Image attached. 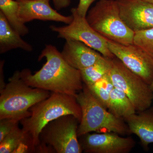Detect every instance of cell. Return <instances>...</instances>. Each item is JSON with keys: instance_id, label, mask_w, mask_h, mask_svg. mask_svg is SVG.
<instances>
[{"instance_id": "obj_3", "label": "cell", "mask_w": 153, "mask_h": 153, "mask_svg": "<svg viewBox=\"0 0 153 153\" xmlns=\"http://www.w3.org/2000/svg\"><path fill=\"white\" fill-rule=\"evenodd\" d=\"M51 92L31 87L16 71L0 90V120L11 118L21 121L31 115L30 108L48 97Z\"/></svg>"}, {"instance_id": "obj_27", "label": "cell", "mask_w": 153, "mask_h": 153, "mask_svg": "<svg viewBox=\"0 0 153 153\" xmlns=\"http://www.w3.org/2000/svg\"><path fill=\"white\" fill-rule=\"evenodd\" d=\"M150 87L151 90L153 91V80L152 83L150 85Z\"/></svg>"}, {"instance_id": "obj_18", "label": "cell", "mask_w": 153, "mask_h": 153, "mask_svg": "<svg viewBox=\"0 0 153 153\" xmlns=\"http://www.w3.org/2000/svg\"><path fill=\"white\" fill-rule=\"evenodd\" d=\"M0 11L6 17L9 24L22 36L29 32L25 24L19 16V4L16 0H0Z\"/></svg>"}, {"instance_id": "obj_26", "label": "cell", "mask_w": 153, "mask_h": 153, "mask_svg": "<svg viewBox=\"0 0 153 153\" xmlns=\"http://www.w3.org/2000/svg\"><path fill=\"white\" fill-rule=\"evenodd\" d=\"M142 1H143L146 2H147L149 3H150V4H153V0H141Z\"/></svg>"}, {"instance_id": "obj_10", "label": "cell", "mask_w": 153, "mask_h": 153, "mask_svg": "<svg viewBox=\"0 0 153 153\" xmlns=\"http://www.w3.org/2000/svg\"><path fill=\"white\" fill-rule=\"evenodd\" d=\"M82 152L88 153H128L135 146L131 137L114 132L87 134L79 137Z\"/></svg>"}, {"instance_id": "obj_2", "label": "cell", "mask_w": 153, "mask_h": 153, "mask_svg": "<svg viewBox=\"0 0 153 153\" xmlns=\"http://www.w3.org/2000/svg\"><path fill=\"white\" fill-rule=\"evenodd\" d=\"M31 115L20 121L22 128L29 136L36 149L40 153L39 137L47 124L58 118L72 115L79 120L82 117L81 107L75 96L51 93L48 98L36 103L30 108Z\"/></svg>"}, {"instance_id": "obj_20", "label": "cell", "mask_w": 153, "mask_h": 153, "mask_svg": "<svg viewBox=\"0 0 153 153\" xmlns=\"http://www.w3.org/2000/svg\"><path fill=\"white\" fill-rule=\"evenodd\" d=\"M87 86L94 95L107 109L111 93L114 88L108 73L94 84Z\"/></svg>"}, {"instance_id": "obj_1", "label": "cell", "mask_w": 153, "mask_h": 153, "mask_svg": "<svg viewBox=\"0 0 153 153\" xmlns=\"http://www.w3.org/2000/svg\"><path fill=\"white\" fill-rule=\"evenodd\" d=\"M45 58L46 63L42 68L32 74L30 69L21 71L22 79L33 88L57 93L74 95L83 88L80 71L65 60L55 46L47 45L41 52L38 60Z\"/></svg>"}, {"instance_id": "obj_9", "label": "cell", "mask_w": 153, "mask_h": 153, "mask_svg": "<svg viewBox=\"0 0 153 153\" xmlns=\"http://www.w3.org/2000/svg\"><path fill=\"white\" fill-rule=\"evenodd\" d=\"M111 52L131 71L149 85L153 80V58L135 44H119L108 40Z\"/></svg>"}, {"instance_id": "obj_16", "label": "cell", "mask_w": 153, "mask_h": 153, "mask_svg": "<svg viewBox=\"0 0 153 153\" xmlns=\"http://www.w3.org/2000/svg\"><path fill=\"white\" fill-rule=\"evenodd\" d=\"M36 152L31 139L19 124L0 142V153Z\"/></svg>"}, {"instance_id": "obj_24", "label": "cell", "mask_w": 153, "mask_h": 153, "mask_svg": "<svg viewBox=\"0 0 153 153\" xmlns=\"http://www.w3.org/2000/svg\"><path fill=\"white\" fill-rule=\"evenodd\" d=\"M52 1L57 10L66 8L71 4L70 0H52Z\"/></svg>"}, {"instance_id": "obj_6", "label": "cell", "mask_w": 153, "mask_h": 153, "mask_svg": "<svg viewBox=\"0 0 153 153\" xmlns=\"http://www.w3.org/2000/svg\"><path fill=\"white\" fill-rule=\"evenodd\" d=\"M79 120L66 115L47 124L40 133L42 153H81L77 135Z\"/></svg>"}, {"instance_id": "obj_12", "label": "cell", "mask_w": 153, "mask_h": 153, "mask_svg": "<svg viewBox=\"0 0 153 153\" xmlns=\"http://www.w3.org/2000/svg\"><path fill=\"white\" fill-rule=\"evenodd\" d=\"M19 4V16L24 24L34 20L62 22L68 25L72 15L65 16L52 8L50 0H16Z\"/></svg>"}, {"instance_id": "obj_21", "label": "cell", "mask_w": 153, "mask_h": 153, "mask_svg": "<svg viewBox=\"0 0 153 153\" xmlns=\"http://www.w3.org/2000/svg\"><path fill=\"white\" fill-rule=\"evenodd\" d=\"M133 42L153 58V28L135 32Z\"/></svg>"}, {"instance_id": "obj_13", "label": "cell", "mask_w": 153, "mask_h": 153, "mask_svg": "<svg viewBox=\"0 0 153 153\" xmlns=\"http://www.w3.org/2000/svg\"><path fill=\"white\" fill-rule=\"evenodd\" d=\"M61 53L69 65L79 70L92 66L104 57L84 43L73 39L66 40Z\"/></svg>"}, {"instance_id": "obj_15", "label": "cell", "mask_w": 153, "mask_h": 153, "mask_svg": "<svg viewBox=\"0 0 153 153\" xmlns=\"http://www.w3.org/2000/svg\"><path fill=\"white\" fill-rule=\"evenodd\" d=\"M21 36L11 27L4 14L0 11V53L3 54L19 48L27 52L33 51L32 46L24 41Z\"/></svg>"}, {"instance_id": "obj_25", "label": "cell", "mask_w": 153, "mask_h": 153, "mask_svg": "<svg viewBox=\"0 0 153 153\" xmlns=\"http://www.w3.org/2000/svg\"><path fill=\"white\" fill-rule=\"evenodd\" d=\"M4 63V60H2L0 62V90L3 89L6 85L4 80V71H3Z\"/></svg>"}, {"instance_id": "obj_7", "label": "cell", "mask_w": 153, "mask_h": 153, "mask_svg": "<svg viewBox=\"0 0 153 153\" xmlns=\"http://www.w3.org/2000/svg\"><path fill=\"white\" fill-rule=\"evenodd\" d=\"M114 87L123 91L140 112L152 106L153 91L150 85L131 71L117 57L111 59L109 73Z\"/></svg>"}, {"instance_id": "obj_14", "label": "cell", "mask_w": 153, "mask_h": 153, "mask_svg": "<svg viewBox=\"0 0 153 153\" xmlns=\"http://www.w3.org/2000/svg\"><path fill=\"white\" fill-rule=\"evenodd\" d=\"M131 134L138 137L145 150L153 143V106L125 119Z\"/></svg>"}, {"instance_id": "obj_23", "label": "cell", "mask_w": 153, "mask_h": 153, "mask_svg": "<svg viewBox=\"0 0 153 153\" xmlns=\"http://www.w3.org/2000/svg\"><path fill=\"white\" fill-rule=\"evenodd\" d=\"M96 1L97 0H79L78 5L76 7L78 13L82 17H86L90 6Z\"/></svg>"}, {"instance_id": "obj_17", "label": "cell", "mask_w": 153, "mask_h": 153, "mask_svg": "<svg viewBox=\"0 0 153 153\" xmlns=\"http://www.w3.org/2000/svg\"><path fill=\"white\" fill-rule=\"evenodd\" d=\"M108 110L117 117L126 118L135 114L136 110L123 91L114 87L111 93Z\"/></svg>"}, {"instance_id": "obj_4", "label": "cell", "mask_w": 153, "mask_h": 153, "mask_svg": "<svg viewBox=\"0 0 153 153\" xmlns=\"http://www.w3.org/2000/svg\"><path fill=\"white\" fill-rule=\"evenodd\" d=\"M76 97L82 111L77 128L78 137L93 131L114 132L121 136L131 134L124 119L108 111L85 84Z\"/></svg>"}, {"instance_id": "obj_11", "label": "cell", "mask_w": 153, "mask_h": 153, "mask_svg": "<svg viewBox=\"0 0 153 153\" xmlns=\"http://www.w3.org/2000/svg\"><path fill=\"white\" fill-rule=\"evenodd\" d=\"M122 19L134 33L153 28V4L141 0H117Z\"/></svg>"}, {"instance_id": "obj_5", "label": "cell", "mask_w": 153, "mask_h": 153, "mask_svg": "<svg viewBox=\"0 0 153 153\" xmlns=\"http://www.w3.org/2000/svg\"><path fill=\"white\" fill-rule=\"evenodd\" d=\"M86 19L107 40L124 45L134 44L135 33L122 19L117 0H99L88 12Z\"/></svg>"}, {"instance_id": "obj_22", "label": "cell", "mask_w": 153, "mask_h": 153, "mask_svg": "<svg viewBox=\"0 0 153 153\" xmlns=\"http://www.w3.org/2000/svg\"><path fill=\"white\" fill-rule=\"evenodd\" d=\"M19 122L16 120L11 118L0 120V142L19 124Z\"/></svg>"}, {"instance_id": "obj_19", "label": "cell", "mask_w": 153, "mask_h": 153, "mask_svg": "<svg viewBox=\"0 0 153 153\" xmlns=\"http://www.w3.org/2000/svg\"><path fill=\"white\" fill-rule=\"evenodd\" d=\"M111 59L103 57L92 66L79 70L83 83L87 86L94 84L109 73Z\"/></svg>"}, {"instance_id": "obj_8", "label": "cell", "mask_w": 153, "mask_h": 153, "mask_svg": "<svg viewBox=\"0 0 153 153\" xmlns=\"http://www.w3.org/2000/svg\"><path fill=\"white\" fill-rule=\"evenodd\" d=\"M71 12L73 19L70 24L63 27L50 26L51 30L57 33L58 38L65 40H77L94 49L105 57L110 59L114 58L115 56L108 46L107 39L91 27L86 17L79 15L76 8L71 9Z\"/></svg>"}]
</instances>
